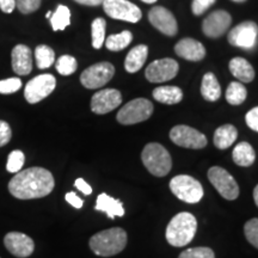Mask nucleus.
<instances>
[{"label":"nucleus","mask_w":258,"mask_h":258,"mask_svg":"<svg viewBox=\"0 0 258 258\" xmlns=\"http://www.w3.org/2000/svg\"><path fill=\"white\" fill-rule=\"evenodd\" d=\"M127 240V232L123 228L112 227L92 235L89 245L97 256L111 257L124 250Z\"/></svg>","instance_id":"nucleus-2"},{"label":"nucleus","mask_w":258,"mask_h":258,"mask_svg":"<svg viewBox=\"0 0 258 258\" xmlns=\"http://www.w3.org/2000/svg\"><path fill=\"white\" fill-rule=\"evenodd\" d=\"M208 179L222 198L233 201L239 196V186L233 176L220 166H213L208 170Z\"/></svg>","instance_id":"nucleus-11"},{"label":"nucleus","mask_w":258,"mask_h":258,"mask_svg":"<svg viewBox=\"0 0 258 258\" xmlns=\"http://www.w3.org/2000/svg\"><path fill=\"white\" fill-rule=\"evenodd\" d=\"M74 185H76L83 194H85V195H91L92 194V188L83 178L77 179L76 183H74Z\"/></svg>","instance_id":"nucleus-42"},{"label":"nucleus","mask_w":258,"mask_h":258,"mask_svg":"<svg viewBox=\"0 0 258 258\" xmlns=\"http://www.w3.org/2000/svg\"><path fill=\"white\" fill-rule=\"evenodd\" d=\"M54 186L55 180L50 171L35 166L16 173L9 182V191L18 200H32L49 195Z\"/></svg>","instance_id":"nucleus-1"},{"label":"nucleus","mask_w":258,"mask_h":258,"mask_svg":"<svg viewBox=\"0 0 258 258\" xmlns=\"http://www.w3.org/2000/svg\"><path fill=\"white\" fill-rule=\"evenodd\" d=\"M16 8L23 15H29L37 11L41 6V0H15Z\"/></svg>","instance_id":"nucleus-37"},{"label":"nucleus","mask_w":258,"mask_h":258,"mask_svg":"<svg viewBox=\"0 0 258 258\" xmlns=\"http://www.w3.org/2000/svg\"><path fill=\"white\" fill-rule=\"evenodd\" d=\"M12 137L11 127L8 122L0 121V147L5 146L6 144L10 143Z\"/></svg>","instance_id":"nucleus-39"},{"label":"nucleus","mask_w":258,"mask_h":258,"mask_svg":"<svg viewBox=\"0 0 258 258\" xmlns=\"http://www.w3.org/2000/svg\"><path fill=\"white\" fill-rule=\"evenodd\" d=\"M245 122L247 127L258 133V106H254L250 111H247V114L245 115Z\"/></svg>","instance_id":"nucleus-40"},{"label":"nucleus","mask_w":258,"mask_h":258,"mask_svg":"<svg viewBox=\"0 0 258 258\" xmlns=\"http://www.w3.org/2000/svg\"><path fill=\"white\" fill-rule=\"evenodd\" d=\"M232 2H234V3H245V2H246V0H232Z\"/></svg>","instance_id":"nucleus-47"},{"label":"nucleus","mask_w":258,"mask_h":258,"mask_svg":"<svg viewBox=\"0 0 258 258\" xmlns=\"http://www.w3.org/2000/svg\"><path fill=\"white\" fill-rule=\"evenodd\" d=\"M232 17L225 10H217L209 14L202 22V32L209 38H218L228 30Z\"/></svg>","instance_id":"nucleus-15"},{"label":"nucleus","mask_w":258,"mask_h":258,"mask_svg":"<svg viewBox=\"0 0 258 258\" xmlns=\"http://www.w3.org/2000/svg\"><path fill=\"white\" fill-rule=\"evenodd\" d=\"M258 38V25L252 21H245L235 25L228 32L227 41L231 46L249 50L256 46Z\"/></svg>","instance_id":"nucleus-12"},{"label":"nucleus","mask_w":258,"mask_h":258,"mask_svg":"<svg viewBox=\"0 0 258 258\" xmlns=\"http://www.w3.org/2000/svg\"><path fill=\"white\" fill-rule=\"evenodd\" d=\"M152 102L146 98H135L128 102L116 115V120L123 125H132L148 120L153 114Z\"/></svg>","instance_id":"nucleus-5"},{"label":"nucleus","mask_w":258,"mask_h":258,"mask_svg":"<svg viewBox=\"0 0 258 258\" xmlns=\"http://www.w3.org/2000/svg\"><path fill=\"white\" fill-rule=\"evenodd\" d=\"M50 24L54 31L64 30L71 24V11L67 6L59 5L50 16Z\"/></svg>","instance_id":"nucleus-29"},{"label":"nucleus","mask_w":258,"mask_h":258,"mask_svg":"<svg viewBox=\"0 0 258 258\" xmlns=\"http://www.w3.org/2000/svg\"><path fill=\"white\" fill-rule=\"evenodd\" d=\"M35 59H36V64L40 70L49 69L55 62V51L46 44H41L35 49Z\"/></svg>","instance_id":"nucleus-30"},{"label":"nucleus","mask_w":258,"mask_h":258,"mask_svg":"<svg viewBox=\"0 0 258 258\" xmlns=\"http://www.w3.org/2000/svg\"><path fill=\"white\" fill-rule=\"evenodd\" d=\"M51 14H53V12H50V11H49V12H47L46 17H47V18H50V16H51Z\"/></svg>","instance_id":"nucleus-48"},{"label":"nucleus","mask_w":258,"mask_h":258,"mask_svg":"<svg viewBox=\"0 0 258 258\" xmlns=\"http://www.w3.org/2000/svg\"><path fill=\"white\" fill-rule=\"evenodd\" d=\"M170 139L177 146L190 148V150H202L208 144L205 134L185 124L175 125L171 129Z\"/></svg>","instance_id":"nucleus-10"},{"label":"nucleus","mask_w":258,"mask_h":258,"mask_svg":"<svg viewBox=\"0 0 258 258\" xmlns=\"http://www.w3.org/2000/svg\"><path fill=\"white\" fill-rule=\"evenodd\" d=\"M103 10L109 17L116 21L138 23L143 18V12L139 6L128 0H104Z\"/></svg>","instance_id":"nucleus-9"},{"label":"nucleus","mask_w":258,"mask_h":258,"mask_svg":"<svg viewBox=\"0 0 258 258\" xmlns=\"http://www.w3.org/2000/svg\"><path fill=\"white\" fill-rule=\"evenodd\" d=\"M56 88V79L53 74L44 73L32 78L24 89V97L28 103L36 104L43 101Z\"/></svg>","instance_id":"nucleus-8"},{"label":"nucleus","mask_w":258,"mask_h":258,"mask_svg":"<svg viewBox=\"0 0 258 258\" xmlns=\"http://www.w3.org/2000/svg\"><path fill=\"white\" fill-rule=\"evenodd\" d=\"M178 258H215V253L209 247H191L183 251Z\"/></svg>","instance_id":"nucleus-35"},{"label":"nucleus","mask_w":258,"mask_h":258,"mask_svg":"<svg viewBox=\"0 0 258 258\" xmlns=\"http://www.w3.org/2000/svg\"><path fill=\"white\" fill-rule=\"evenodd\" d=\"M122 103V95L116 89H103L91 98V110L97 115H105L115 110Z\"/></svg>","instance_id":"nucleus-16"},{"label":"nucleus","mask_w":258,"mask_h":258,"mask_svg":"<svg viewBox=\"0 0 258 258\" xmlns=\"http://www.w3.org/2000/svg\"><path fill=\"white\" fill-rule=\"evenodd\" d=\"M55 69L61 76L67 77L76 72L77 69H78V62H77V60L73 56L62 55L57 59Z\"/></svg>","instance_id":"nucleus-32"},{"label":"nucleus","mask_w":258,"mask_h":258,"mask_svg":"<svg viewBox=\"0 0 258 258\" xmlns=\"http://www.w3.org/2000/svg\"><path fill=\"white\" fill-rule=\"evenodd\" d=\"M4 244L9 252L18 258L31 256L35 250L34 240L22 232H9L4 238Z\"/></svg>","instance_id":"nucleus-17"},{"label":"nucleus","mask_w":258,"mask_h":258,"mask_svg":"<svg viewBox=\"0 0 258 258\" xmlns=\"http://www.w3.org/2000/svg\"><path fill=\"white\" fill-rule=\"evenodd\" d=\"M141 2L146 3V4H154V3H156L157 0H141Z\"/></svg>","instance_id":"nucleus-46"},{"label":"nucleus","mask_w":258,"mask_h":258,"mask_svg":"<svg viewBox=\"0 0 258 258\" xmlns=\"http://www.w3.org/2000/svg\"><path fill=\"white\" fill-rule=\"evenodd\" d=\"M253 200H254V203H256V206L258 207V184L256 185V188L253 189Z\"/></svg>","instance_id":"nucleus-45"},{"label":"nucleus","mask_w":258,"mask_h":258,"mask_svg":"<svg viewBox=\"0 0 258 258\" xmlns=\"http://www.w3.org/2000/svg\"><path fill=\"white\" fill-rule=\"evenodd\" d=\"M170 190L177 199L186 203H198L203 198L201 183L188 175L173 177L170 180Z\"/></svg>","instance_id":"nucleus-6"},{"label":"nucleus","mask_w":258,"mask_h":258,"mask_svg":"<svg viewBox=\"0 0 258 258\" xmlns=\"http://www.w3.org/2000/svg\"><path fill=\"white\" fill-rule=\"evenodd\" d=\"M141 159L145 167L156 177L166 176L172 167L170 153L158 143L147 144L141 153Z\"/></svg>","instance_id":"nucleus-4"},{"label":"nucleus","mask_w":258,"mask_h":258,"mask_svg":"<svg viewBox=\"0 0 258 258\" xmlns=\"http://www.w3.org/2000/svg\"><path fill=\"white\" fill-rule=\"evenodd\" d=\"M148 21L165 36H176L178 32V24L175 15L164 6H154L148 12Z\"/></svg>","instance_id":"nucleus-14"},{"label":"nucleus","mask_w":258,"mask_h":258,"mask_svg":"<svg viewBox=\"0 0 258 258\" xmlns=\"http://www.w3.org/2000/svg\"><path fill=\"white\" fill-rule=\"evenodd\" d=\"M22 88V80L19 78H9L0 80V93L2 95H10L17 92Z\"/></svg>","instance_id":"nucleus-36"},{"label":"nucleus","mask_w":258,"mask_h":258,"mask_svg":"<svg viewBox=\"0 0 258 258\" xmlns=\"http://www.w3.org/2000/svg\"><path fill=\"white\" fill-rule=\"evenodd\" d=\"M12 70L18 76H28L32 71V53L25 44H17L12 50Z\"/></svg>","instance_id":"nucleus-19"},{"label":"nucleus","mask_w":258,"mask_h":258,"mask_svg":"<svg viewBox=\"0 0 258 258\" xmlns=\"http://www.w3.org/2000/svg\"><path fill=\"white\" fill-rule=\"evenodd\" d=\"M0 9L5 14H11L16 9L15 0H0Z\"/></svg>","instance_id":"nucleus-43"},{"label":"nucleus","mask_w":258,"mask_h":258,"mask_svg":"<svg viewBox=\"0 0 258 258\" xmlns=\"http://www.w3.org/2000/svg\"><path fill=\"white\" fill-rule=\"evenodd\" d=\"M24 163H25L24 153L19 150L12 151V152L9 154L8 164H6V170L12 173L19 172V171L22 170V167H23Z\"/></svg>","instance_id":"nucleus-33"},{"label":"nucleus","mask_w":258,"mask_h":258,"mask_svg":"<svg viewBox=\"0 0 258 258\" xmlns=\"http://www.w3.org/2000/svg\"><path fill=\"white\" fill-rule=\"evenodd\" d=\"M76 3H78L80 5H85V6H98L102 5L104 0H74Z\"/></svg>","instance_id":"nucleus-44"},{"label":"nucleus","mask_w":258,"mask_h":258,"mask_svg":"<svg viewBox=\"0 0 258 258\" xmlns=\"http://www.w3.org/2000/svg\"><path fill=\"white\" fill-rule=\"evenodd\" d=\"M105 28L106 22L104 18L98 17L93 19L91 24V37H92V47L95 49H101L105 42Z\"/></svg>","instance_id":"nucleus-31"},{"label":"nucleus","mask_w":258,"mask_h":258,"mask_svg":"<svg viewBox=\"0 0 258 258\" xmlns=\"http://www.w3.org/2000/svg\"><path fill=\"white\" fill-rule=\"evenodd\" d=\"M148 56V47L146 44H138L129 50L124 59V70L128 73H137L144 67Z\"/></svg>","instance_id":"nucleus-21"},{"label":"nucleus","mask_w":258,"mask_h":258,"mask_svg":"<svg viewBox=\"0 0 258 258\" xmlns=\"http://www.w3.org/2000/svg\"><path fill=\"white\" fill-rule=\"evenodd\" d=\"M238 138V131L233 124H224L219 127L214 133L215 147L219 150H227L232 145L235 143Z\"/></svg>","instance_id":"nucleus-24"},{"label":"nucleus","mask_w":258,"mask_h":258,"mask_svg":"<svg viewBox=\"0 0 258 258\" xmlns=\"http://www.w3.org/2000/svg\"><path fill=\"white\" fill-rule=\"evenodd\" d=\"M232 158L238 166L249 167L256 160V152L249 143L241 141V143L235 145L233 152H232Z\"/></svg>","instance_id":"nucleus-26"},{"label":"nucleus","mask_w":258,"mask_h":258,"mask_svg":"<svg viewBox=\"0 0 258 258\" xmlns=\"http://www.w3.org/2000/svg\"><path fill=\"white\" fill-rule=\"evenodd\" d=\"M153 98L161 104H178L183 99V91L178 86H158L153 90Z\"/></svg>","instance_id":"nucleus-23"},{"label":"nucleus","mask_w":258,"mask_h":258,"mask_svg":"<svg viewBox=\"0 0 258 258\" xmlns=\"http://www.w3.org/2000/svg\"><path fill=\"white\" fill-rule=\"evenodd\" d=\"M226 101L231 105L243 104L247 97V90L240 82H232L226 90Z\"/></svg>","instance_id":"nucleus-28"},{"label":"nucleus","mask_w":258,"mask_h":258,"mask_svg":"<svg viewBox=\"0 0 258 258\" xmlns=\"http://www.w3.org/2000/svg\"><path fill=\"white\" fill-rule=\"evenodd\" d=\"M115 76V67L111 62L103 61L92 64L80 74V83L89 90L101 89Z\"/></svg>","instance_id":"nucleus-7"},{"label":"nucleus","mask_w":258,"mask_h":258,"mask_svg":"<svg viewBox=\"0 0 258 258\" xmlns=\"http://www.w3.org/2000/svg\"><path fill=\"white\" fill-rule=\"evenodd\" d=\"M244 234L252 246L258 249V219H250L244 226Z\"/></svg>","instance_id":"nucleus-34"},{"label":"nucleus","mask_w":258,"mask_h":258,"mask_svg":"<svg viewBox=\"0 0 258 258\" xmlns=\"http://www.w3.org/2000/svg\"><path fill=\"white\" fill-rule=\"evenodd\" d=\"M179 64L175 59H165L154 60L146 67L145 71V77L150 83H165L170 82L178 74Z\"/></svg>","instance_id":"nucleus-13"},{"label":"nucleus","mask_w":258,"mask_h":258,"mask_svg":"<svg viewBox=\"0 0 258 258\" xmlns=\"http://www.w3.org/2000/svg\"><path fill=\"white\" fill-rule=\"evenodd\" d=\"M198 230V221L190 213L183 212L175 215L166 227L167 243L175 247H183L194 239Z\"/></svg>","instance_id":"nucleus-3"},{"label":"nucleus","mask_w":258,"mask_h":258,"mask_svg":"<svg viewBox=\"0 0 258 258\" xmlns=\"http://www.w3.org/2000/svg\"><path fill=\"white\" fill-rule=\"evenodd\" d=\"M133 41V34L129 30H124L120 34L109 35L105 38V47L110 51H120L127 48Z\"/></svg>","instance_id":"nucleus-27"},{"label":"nucleus","mask_w":258,"mask_h":258,"mask_svg":"<svg viewBox=\"0 0 258 258\" xmlns=\"http://www.w3.org/2000/svg\"><path fill=\"white\" fill-rule=\"evenodd\" d=\"M228 69H230L232 76L243 84L251 83L256 76L252 64L241 56L233 57L228 63Z\"/></svg>","instance_id":"nucleus-20"},{"label":"nucleus","mask_w":258,"mask_h":258,"mask_svg":"<svg viewBox=\"0 0 258 258\" xmlns=\"http://www.w3.org/2000/svg\"><path fill=\"white\" fill-rule=\"evenodd\" d=\"M64 199H66V201L70 203L71 206H73L74 208H82L83 205H84V201L82 199L79 198V196H77L74 192H67L66 196H64Z\"/></svg>","instance_id":"nucleus-41"},{"label":"nucleus","mask_w":258,"mask_h":258,"mask_svg":"<svg viewBox=\"0 0 258 258\" xmlns=\"http://www.w3.org/2000/svg\"><path fill=\"white\" fill-rule=\"evenodd\" d=\"M175 53L182 59L198 62L205 59L206 48L201 42L191 37H185L178 41L175 46Z\"/></svg>","instance_id":"nucleus-18"},{"label":"nucleus","mask_w":258,"mask_h":258,"mask_svg":"<svg viewBox=\"0 0 258 258\" xmlns=\"http://www.w3.org/2000/svg\"><path fill=\"white\" fill-rule=\"evenodd\" d=\"M95 209L98 212H104L110 219H114L115 217H123L124 215L123 205H122L120 200L111 198L105 192L98 195Z\"/></svg>","instance_id":"nucleus-22"},{"label":"nucleus","mask_w":258,"mask_h":258,"mask_svg":"<svg viewBox=\"0 0 258 258\" xmlns=\"http://www.w3.org/2000/svg\"><path fill=\"white\" fill-rule=\"evenodd\" d=\"M217 0H192L191 12L195 16H201L207 10L215 4Z\"/></svg>","instance_id":"nucleus-38"},{"label":"nucleus","mask_w":258,"mask_h":258,"mask_svg":"<svg viewBox=\"0 0 258 258\" xmlns=\"http://www.w3.org/2000/svg\"><path fill=\"white\" fill-rule=\"evenodd\" d=\"M201 95L207 102H217L221 97L220 84L214 73L207 72L201 83Z\"/></svg>","instance_id":"nucleus-25"}]
</instances>
